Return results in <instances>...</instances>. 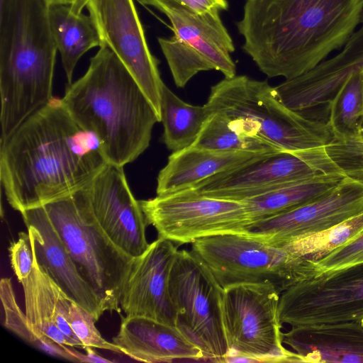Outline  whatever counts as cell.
<instances>
[{
    "label": "cell",
    "mask_w": 363,
    "mask_h": 363,
    "mask_svg": "<svg viewBox=\"0 0 363 363\" xmlns=\"http://www.w3.org/2000/svg\"><path fill=\"white\" fill-rule=\"evenodd\" d=\"M342 175H325L289 184L243 201L251 223L311 202L337 186Z\"/></svg>",
    "instance_id": "cell-24"
},
{
    "label": "cell",
    "mask_w": 363,
    "mask_h": 363,
    "mask_svg": "<svg viewBox=\"0 0 363 363\" xmlns=\"http://www.w3.org/2000/svg\"><path fill=\"white\" fill-rule=\"evenodd\" d=\"M315 262L318 274L363 262V231L352 240L335 249Z\"/></svg>",
    "instance_id": "cell-32"
},
{
    "label": "cell",
    "mask_w": 363,
    "mask_h": 363,
    "mask_svg": "<svg viewBox=\"0 0 363 363\" xmlns=\"http://www.w3.org/2000/svg\"><path fill=\"white\" fill-rule=\"evenodd\" d=\"M206 104L212 112L221 113L238 133L279 151L311 149L333 139L327 122L310 119L287 107L267 81L245 75L225 77L211 87Z\"/></svg>",
    "instance_id": "cell-5"
},
{
    "label": "cell",
    "mask_w": 363,
    "mask_h": 363,
    "mask_svg": "<svg viewBox=\"0 0 363 363\" xmlns=\"http://www.w3.org/2000/svg\"><path fill=\"white\" fill-rule=\"evenodd\" d=\"M191 251L225 289L269 284L279 294L318 274L316 262L248 234H223L191 243Z\"/></svg>",
    "instance_id": "cell-7"
},
{
    "label": "cell",
    "mask_w": 363,
    "mask_h": 363,
    "mask_svg": "<svg viewBox=\"0 0 363 363\" xmlns=\"http://www.w3.org/2000/svg\"><path fill=\"white\" fill-rule=\"evenodd\" d=\"M108 163L98 138L56 97L0 145L1 185L20 213L82 189Z\"/></svg>",
    "instance_id": "cell-1"
},
{
    "label": "cell",
    "mask_w": 363,
    "mask_h": 363,
    "mask_svg": "<svg viewBox=\"0 0 363 363\" xmlns=\"http://www.w3.org/2000/svg\"><path fill=\"white\" fill-rule=\"evenodd\" d=\"M100 37L143 91L161 122L164 84L158 60L151 53L133 0H89L86 6Z\"/></svg>",
    "instance_id": "cell-14"
},
{
    "label": "cell",
    "mask_w": 363,
    "mask_h": 363,
    "mask_svg": "<svg viewBox=\"0 0 363 363\" xmlns=\"http://www.w3.org/2000/svg\"><path fill=\"white\" fill-rule=\"evenodd\" d=\"M43 206L105 311L120 313V300L133 259L116 247L100 228L83 189Z\"/></svg>",
    "instance_id": "cell-6"
},
{
    "label": "cell",
    "mask_w": 363,
    "mask_h": 363,
    "mask_svg": "<svg viewBox=\"0 0 363 363\" xmlns=\"http://www.w3.org/2000/svg\"><path fill=\"white\" fill-rule=\"evenodd\" d=\"M363 211V182L345 178L322 196L249 225L247 234L279 247L329 229Z\"/></svg>",
    "instance_id": "cell-16"
},
{
    "label": "cell",
    "mask_w": 363,
    "mask_h": 363,
    "mask_svg": "<svg viewBox=\"0 0 363 363\" xmlns=\"http://www.w3.org/2000/svg\"><path fill=\"white\" fill-rule=\"evenodd\" d=\"M281 294L269 284L224 289L221 312L228 346L225 362H301L283 346Z\"/></svg>",
    "instance_id": "cell-8"
},
{
    "label": "cell",
    "mask_w": 363,
    "mask_h": 363,
    "mask_svg": "<svg viewBox=\"0 0 363 363\" xmlns=\"http://www.w3.org/2000/svg\"><path fill=\"white\" fill-rule=\"evenodd\" d=\"M191 147L216 151L280 152L257 138L238 133L230 127L225 117L217 111L212 112Z\"/></svg>",
    "instance_id": "cell-27"
},
{
    "label": "cell",
    "mask_w": 363,
    "mask_h": 363,
    "mask_svg": "<svg viewBox=\"0 0 363 363\" xmlns=\"http://www.w3.org/2000/svg\"><path fill=\"white\" fill-rule=\"evenodd\" d=\"M283 343L301 362L363 363V325L358 321L291 327Z\"/></svg>",
    "instance_id": "cell-20"
},
{
    "label": "cell",
    "mask_w": 363,
    "mask_h": 363,
    "mask_svg": "<svg viewBox=\"0 0 363 363\" xmlns=\"http://www.w3.org/2000/svg\"><path fill=\"white\" fill-rule=\"evenodd\" d=\"M48 19L68 84H70L81 57L89 50L101 45L98 30L90 16L74 13L68 5L49 6Z\"/></svg>",
    "instance_id": "cell-23"
},
{
    "label": "cell",
    "mask_w": 363,
    "mask_h": 363,
    "mask_svg": "<svg viewBox=\"0 0 363 363\" xmlns=\"http://www.w3.org/2000/svg\"><path fill=\"white\" fill-rule=\"evenodd\" d=\"M363 66V18L341 51L315 68L318 78L326 85L340 87L350 75Z\"/></svg>",
    "instance_id": "cell-30"
},
{
    "label": "cell",
    "mask_w": 363,
    "mask_h": 363,
    "mask_svg": "<svg viewBox=\"0 0 363 363\" xmlns=\"http://www.w3.org/2000/svg\"><path fill=\"white\" fill-rule=\"evenodd\" d=\"M268 154L272 153L216 151L196 147L173 152L168 157L167 164L159 172L157 195L191 189L215 174Z\"/></svg>",
    "instance_id": "cell-22"
},
{
    "label": "cell",
    "mask_w": 363,
    "mask_h": 363,
    "mask_svg": "<svg viewBox=\"0 0 363 363\" xmlns=\"http://www.w3.org/2000/svg\"><path fill=\"white\" fill-rule=\"evenodd\" d=\"M48 6L53 5H68L72 6L76 1V0H42Z\"/></svg>",
    "instance_id": "cell-37"
},
{
    "label": "cell",
    "mask_w": 363,
    "mask_h": 363,
    "mask_svg": "<svg viewBox=\"0 0 363 363\" xmlns=\"http://www.w3.org/2000/svg\"><path fill=\"white\" fill-rule=\"evenodd\" d=\"M160 112L163 141L172 152L193 146L212 113L206 104L194 106L186 103L164 84L161 92Z\"/></svg>",
    "instance_id": "cell-25"
},
{
    "label": "cell",
    "mask_w": 363,
    "mask_h": 363,
    "mask_svg": "<svg viewBox=\"0 0 363 363\" xmlns=\"http://www.w3.org/2000/svg\"><path fill=\"white\" fill-rule=\"evenodd\" d=\"M70 347H71L68 346V350L72 355L76 359L77 362L112 363L114 362L100 356L92 349L93 347H84V350L86 351V354L77 352V350Z\"/></svg>",
    "instance_id": "cell-35"
},
{
    "label": "cell",
    "mask_w": 363,
    "mask_h": 363,
    "mask_svg": "<svg viewBox=\"0 0 363 363\" xmlns=\"http://www.w3.org/2000/svg\"><path fill=\"white\" fill-rule=\"evenodd\" d=\"M94 316L77 303L71 301L68 322L84 347H90L123 354L113 342L106 340L95 326Z\"/></svg>",
    "instance_id": "cell-31"
},
{
    "label": "cell",
    "mask_w": 363,
    "mask_h": 363,
    "mask_svg": "<svg viewBox=\"0 0 363 363\" xmlns=\"http://www.w3.org/2000/svg\"><path fill=\"white\" fill-rule=\"evenodd\" d=\"M62 101L76 123L98 138L108 162L121 167L148 147L153 127L160 122L135 79L104 45L86 73L68 84Z\"/></svg>",
    "instance_id": "cell-3"
},
{
    "label": "cell",
    "mask_w": 363,
    "mask_h": 363,
    "mask_svg": "<svg viewBox=\"0 0 363 363\" xmlns=\"http://www.w3.org/2000/svg\"><path fill=\"white\" fill-rule=\"evenodd\" d=\"M21 214L37 264L72 301L98 320L105 312L102 303L81 276L43 206L23 211Z\"/></svg>",
    "instance_id": "cell-18"
},
{
    "label": "cell",
    "mask_w": 363,
    "mask_h": 363,
    "mask_svg": "<svg viewBox=\"0 0 363 363\" xmlns=\"http://www.w3.org/2000/svg\"><path fill=\"white\" fill-rule=\"evenodd\" d=\"M159 238L178 243L223 234H247L251 220L245 203L199 194L191 189L140 201Z\"/></svg>",
    "instance_id": "cell-12"
},
{
    "label": "cell",
    "mask_w": 363,
    "mask_h": 363,
    "mask_svg": "<svg viewBox=\"0 0 363 363\" xmlns=\"http://www.w3.org/2000/svg\"><path fill=\"white\" fill-rule=\"evenodd\" d=\"M89 0H76L75 3L70 6L72 11L77 13H80L82 9L86 7Z\"/></svg>",
    "instance_id": "cell-36"
},
{
    "label": "cell",
    "mask_w": 363,
    "mask_h": 363,
    "mask_svg": "<svg viewBox=\"0 0 363 363\" xmlns=\"http://www.w3.org/2000/svg\"><path fill=\"white\" fill-rule=\"evenodd\" d=\"M83 191L94 218L115 246L133 259L142 255L150 245L148 223L123 167L108 162Z\"/></svg>",
    "instance_id": "cell-15"
},
{
    "label": "cell",
    "mask_w": 363,
    "mask_h": 363,
    "mask_svg": "<svg viewBox=\"0 0 363 363\" xmlns=\"http://www.w3.org/2000/svg\"><path fill=\"white\" fill-rule=\"evenodd\" d=\"M345 159L335 141L304 150L268 154L215 174L191 189L203 196L243 201L289 184L343 175Z\"/></svg>",
    "instance_id": "cell-9"
},
{
    "label": "cell",
    "mask_w": 363,
    "mask_h": 363,
    "mask_svg": "<svg viewBox=\"0 0 363 363\" xmlns=\"http://www.w3.org/2000/svg\"><path fill=\"white\" fill-rule=\"evenodd\" d=\"M42 0H0L1 144L52 99L57 53Z\"/></svg>",
    "instance_id": "cell-4"
},
{
    "label": "cell",
    "mask_w": 363,
    "mask_h": 363,
    "mask_svg": "<svg viewBox=\"0 0 363 363\" xmlns=\"http://www.w3.org/2000/svg\"><path fill=\"white\" fill-rule=\"evenodd\" d=\"M11 267L19 281L30 274L33 267V252L28 233L20 232L18 239L9 247Z\"/></svg>",
    "instance_id": "cell-33"
},
{
    "label": "cell",
    "mask_w": 363,
    "mask_h": 363,
    "mask_svg": "<svg viewBox=\"0 0 363 363\" xmlns=\"http://www.w3.org/2000/svg\"><path fill=\"white\" fill-rule=\"evenodd\" d=\"M279 317L291 327L358 321L363 325V262L298 282L280 295Z\"/></svg>",
    "instance_id": "cell-13"
},
{
    "label": "cell",
    "mask_w": 363,
    "mask_h": 363,
    "mask_svg": "<svg viewBox=\"0 0 363 363\" xmlns=\"http://www.w3.org/2000/svg\"><path fill=\"white\" fill-rule=\"evenodd\" d=\"M20 283L24 293L25 314L31 329L62 345L84 349L68 322L72 300L35 260L30 274Z\"/></svg>",
    "instance_id": "cell-21"
},
{
    "label": "cell",
    "mask_w": 363,
    "mask_h": 363,
    "mask_svg": "<svg viewBox=\"0 0 363 363\" xmlns=\"http://www.w3.org/2000/svg\"><path fill=\"white\" fill-rule=\"evenodd\" d=\"M362 231L363 211L329 229L292 241L283 248L316 262Z\"/></svg>",
    "instance_id": "cell-29"
},
{
    "label": "cell",
    "mask_w": 363,
    "mask_h": 363,
    "mask_svg": "<svg viewBox=\"0 0 363 363\" xmlns=\"http://www.w3.org/2000/svg\"><path fill=\"white\" fill-rule=\"evenodd\" d=\"M360 134H361V137L363 139V118L362 120L361 125H360Z\"/></svg>",
    "instance_id": "cell-38"
},
{
    "label": "cell",
    "mask_w": 363,
    "mask_h": 363,
    "mask_svg": "<svg viewBox=\"0 0 363 363\" xmlns=\"http://www.w3.org/2000/svg\"><path fill=\"white\" fill-rule=\"evenodd\" d=\"M363 18V0H245L242 50L269 78L300 76L341 50Z\"/></svg>",
    "instance_id": "cell-2"
},
{
    "label": "cell",
    "mask_w": 363,
    "mask_h": 363,
    "mask_svg": "<svg viewBox=\"0 0 363 363\" xmlns=\"http://www.w3.org/2000/svg\"><path fill=\"white\" fill-rule=\"evenodd\" d=\"M177 247L159 238L133 259L120 300L128 316H142L176 327L177 313L169 294V277Z\"/></svg>",
    "instance_id": "cell-17"
},
{
    "label": "cell",
    "mask_w": 363,
    "mask_h": 363,
    "mask_svg": "<svg viewBox=\"0 0 363 363\" xmlns=\"http://www.w3.org/2000/svg\"><path fill=\"white\" fill-rule=\"evenodd\" d=\"M112 342L123 354L139 362L203 360L201 350L177 327L142 316L123 318Z\"/></svg>",
    "instance_id": "cell-19"
},
{
    "label": "cell",
    "mask_w": 363,
    "mask_h": 363,
    "mask_svg": "<svg viewBox=\"0 0 363 363\" xmlns=\"http://www.w3.org/2000/svg\"><path fill=\"white\" fill-rule=\"evenodd\" d=\"M327 123L339 140L362 138L363 118V67L354 70L328 104Z\"/></svg>",
    "instance_id": "cell-26"
},
{
    "label": "cell",
    "mask_w": 363,
    "mask_h": 363,
    "mask_svg": "<svg viewBox=\"0 0 363 363\" xmlns=\"http://www.w3.org/2000/svg\"><path fill=\"white\" fill-rule=\"evenodd\" d=\"M0 297L4 312V325L23 341L53 357L76 362L68 350L48 336L36 334L28 323L25 313L17 303L10 278H2L0 282Z\"/></svg>",
    "instance_id": "cell-28"
},
{
    "label": "cell",
    "mask_w": 363,
    "mask_h": 363,
    "mask_svg": "<svg viewBox=\"0 0 363 363\" xmlns=\"http://www.w3.org/2000/svg\"><path fill=\"white\" fill-rule=\"evenodd\" d=\"M176 327L201 350L203 361L225 362L228 346L221 312L223 289L192 252L178 250L169 277Z\"/></svg>",
    "instance_id": "cell-10"
},
{
    "label": "cell",
    "mask_w": 363,
    "mask_h": 363,
    "mask_svg": "<svg viewBox=\"0 0 363 363\" xmlns=\"http://www.w3.org/2000/svg\"><path fill=\"white\" fill-rule=\"evenodd\" d=\"M143 5L152 6L160 12L167 9L184 8L196 13L228 9L227 0H138Z\"/></svg>",
    "instance_id": "cell-34"
},
{
    "label": "cell",
    "mask_w": 363,
    "mask_h": 363,
    "mask_svg": "<svg viewBox=\"0 0 363 363\" xmlns=\"http://www.w3.org/2000/svg\"><path fill=\"white\" fill-rule=\"evenodd\" d=\"M220 13H196L184 8L162 11L174 35L158 38V43L177 87H184L202 71H220L226 78L236 75V65L230 56L235 45Z\"/></svg>",
    "instance_id": "cell-11"
}]
</instances>
